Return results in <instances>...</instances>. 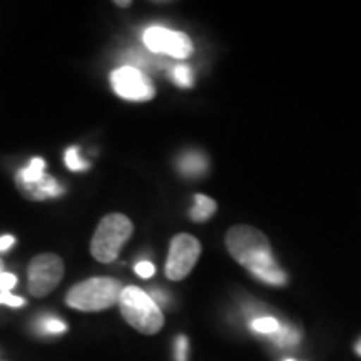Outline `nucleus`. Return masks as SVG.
<instances>
[{
  "label": "nucleus",
  "mask_w": 361,
  "mask_h": 361,
  "mask_svg": "<svg viewBox=\"0 0 361 361\" xmlns=\"http://www.w3.org/2000/svg\"><path fill=\"white\" fill-rule=\"evenodd\" d=\"M279 326H281V322H279L278 318H274V316L258 314L255 316V318H250L251 333H255V335L258 336H263V338L273 336L279 329Z\"/></svg>",
  "instance_id": "obj_13"
},
{
  "label": "nucleus",
  "mask_w": 361,
  "mask_h": 361,
  "mask_svg": "<svg viewBox=\"0 0 361 361\" xmlns=\"http://www.w3.org/2000/svg\"><path fill=\"white\" fill-rule=\"evenodd\" d=\"M123 290V283L116 278H89L71 288L66 296V303L72 310L96 313V311L109 310L112 306L119 305Z\"/></svg>",
  "instance_id": "obj_2"
},
{
  "label": "nucleus",
  "mask_w": 361,
  "mask_h": 361,
  "mask_svg": "<svg viewBox=\"0 0 361 361\" xmlns=\"http://www.w3.org/2000/svg\"><path fill=\"white\" fill-rule=\"evenodd\" d=\"M284 361H295V360H284Z\"/></svg>",
  "instance_id": "obj_27"
},
{
  "label": "nucleus",
  "mask_w": 361,
  "mask_h": 361,
  "mask_svg": "<svg viewBox=\"0 0 361 361\" xmlns=\"http://www.w3.org/2000/svg\"><path fill=\"white\" fill-rule=\"evenodd\" d=\"M176 166H178L179 173L186 176V178H201L209 168V162H207V157L202 152L188 151L183 156H179Z\"/></svg>",
  "instance_id": "obj_10"
},
{
  "label": "nucleus",
  "mask_w": 361,
  "mask_h": 361,
  "mask_svg": "<svg viewBox=\"0 0 361 361\" xmlns=\"http://www.w3.org/2000/svg\"><path fill=\"white\" fill-rule=\"evenodd\" d=\"M149 296H151L152 300L156 301L157 306H159V305H162V306H168V305H169V301H171V300H169V295H168V293L162 291V290H157V288H156V290H152L151 293H149Z\"/></svg>",
  "instance_id": "obj_22"
},
{
  "label": "nucleus",
  "mask_w": 361,
  "mask_h": 361,
  "mask_svg": "<svg viewBox=\"0 0 361 361\" xmlns=\"http://www.w3.org/2000/svg\"><path fill=\"white\" fill-rule=\"evenodd\" d=\"M44 174H45V161L42 157H34L27 168L20 169L19 173H17L16 183H25V184L35 183V180L42 179Z\"/></svg>",
  "instance_id": "obj_14"
},
{
  "label": "nucleus",
  "mask_w": 361,
  "mask_h": 361,
  "mask_svg": "<svg viewBox=\"0 0 361 361\" xmlns=\"http://www.w3.org/2000/svg\"><path fill=\"white\" fill-rule=\"evenodd\" d=\"M355 350H356V353H358V355L361 356V338H360V340H358V343H356Z\"/></svg>",
  "instance_id": "obj_25"
},
{
  "label": "nucleus",
  "mask_w": 361,
  "mask_h": 361,
  "mask_svg": "<svg viewBox=\"0 0 361 361\" xmlns=\"http://www.w3.org/2000/svg\"><path fill=\"white\" fill-rule=\"evenodd\" d=\"M4 269H6V264H4V261L0 259V274H2V273H6V271H4Z\"/></svg>",
  "instance_id": "obj_26"
},
{
  "label": "nucleus",
  "mask_w": 361,
  "mask_h": 361,
  "mask_svg": "<svg viewBox=\"0 0 361 361\" xmlns=\"http://www.w3.org/2000/svg\"><path fill=\"white\" fill-rule=\"evenodd\" d=\"M17 284V276L12 273H2L0 274V293L11 291Z\"/></svg>",
  "instance_id": "obj_21"
},
{
  "label": "nucleus",
  "mask_w": 361,
  "mask_h": 361,
  "mask_svg": "<svg viewBox=\"0 0 361 361\" xmlns=\"http://www.w3.org/2000/svg\"><path fill=\"white\" fill-rule=\"evenodd\" d=\"M66 266L59 255L42 252L34 256L27 268V288L34 298H45L56 290L64 278Z\"/></svg>",
  "instance_id": "obj_5"
},
{
  "label": "nucleus",
  "mask_w": 361,
  "mask_h": 361,
  "mask_svg": "<svg viewBox=\"0 0 361 361\" xmlns=\"http://www.w3.org/2000/svg\"><path fill=\"white\" fill-rule=\"evenodd\" d=\"M154 271H156V268L151 261L144 259V261H139V263L135 264V273H137V276H141L144 279L151 278L152 274H154Z\"/></svg>",
  "instance_id": "obj_20"
},
{
  "label": "nucleus",
  "mask_w": 361,
  "mask_h": 361,
  "mask_svg": "<svg viewBox=\"0 0 361 361\" xmlns=\"http://www.w3.org/2000/svg\"><path fill=\"white\" fill-rule=\"evenodd\" d=\"M144 44L151 52L166 54L174 59H188L194 49L188 34L176 32L162 25H152L146 29Z\"/></svg>",
  "instance_id": "obj_8"
},
{
  "label": "nucleus",
  "mask_w": 361,
  "mask_h": 361,
  "mask_svg": "<svg viewBox=\"0 0 361 361\" xmlns=\"http://www.w3.org/2000/svg\"><path fill=\"white\" fill-rule=\"evenodd\" d=\"M66 164L69 166L71 171H84L89 168V162H85L79 154V147L72 146L66 151Z\"/></svg>",
  "instance_id": "obj_17"
},
{
  "label": "nucleus",
  "mask_w": 361,
  "mask_h": 361,
  "mask_svg": "<svg viewBox=\"0 0 361 361\" xmlns=\"http://www.w3.org/2000/svg\"><path fill=\"white\" fill-rule=\"evenodd\" d=\"M133 233L134 224L126 214L112 213L104 216L90 239V255L99 263H112L119 258V252L123 251Z\"/></svg>",
  "instance_id": "obj_4"
},
{
  "label": "nucleus",
  "mask_w": 361,
  "mask_h": 361,
  "mask_svg": "<svg viewBox=\"0 0 361 361\" xmlns=\"http://www.w3.org/2000/svg\"><path fill=\"white\" fill-rule=\"evenodd\" d=\"M201 256V243L191 234L179 233L171 239L169 255L166 261V276L171 281L188 278Z\"/></svg>",
  "instance_id": "obj_6"
},
{
  "label": "nucleus",
  "mask_w": 361,
  "mask_h": 361,
  "mask_svg": "<svg viewBox=\"0 0 361 361\" xmlns=\"http://www.w3.org/2000/svg\"><path fill=\"white\" fill-rule=\"evenodd\" d=\"M119 308L126 323L142 335H156L164 326L161 306L141 288L126 286L121 293Z\"/></svg>",
  "instance_id": "obj_3"
},
{
  "label": "nucleus",
  "mask_w": 361,
  "mask_h": 361,
  "mask_svg": "<svg viewBox=\"0 0 361 361\" xmlns=\"http://www.w3.org/2000/svg\"><path fill=\"white\" fill-rule=\"evenodd\" d=\"M226 246L233 258L261 283L271 286H284L288 283V274L278 266L269 241L258 229L234 226L226 234Z\"/></svg>",
  "instance_id": "obj_1"
},
{
  "label": "nucleus",
  "mask_w": 361,
  "mask_h": 361,
  "mask_svg": "<svg viewBox=\"0 0 361 361\" xmlns=\"http://www.w3.org/2000/svg\"><path fill=\"white\" fill-rule=\"evenodd\" d=\"M268 340L279 350H290L295 348L298 343L301 341V331L290 323H281L278 331L273 336H269Z\"/></svg>",
  "instance_id": "obj_11"
},
{
  "label": "nucleus",
  "mask_w": 361,
  "mask_h": 361,
  "mask_svg": "<svg viewBox=\"0 0 361 361\" xmlns=\"http://www.w3.org/2000/svg\"><path fill=\"white\" fill-rule=\"evenodd\" d=\"M17 189H19L22 196L29 201H45L49 197H57L64 192V188L59 184L52 176L47 173L44 174L42 179L35 180V183L25 184V183H16Z\"/></svg>",
  "instance_id": "obj_9"
},
{
  "label": "nucleus",
  "mask_w": 361,
  "mask_h": 361,
  "mask_svg": "<svg viewBox=\"0 0 361 361\" xmlns=\"http://www.w3.org/2000/svg\"><path fill=\"white\" fill-rule=\"evenodd\" d=\"M0 305L11 306V308H20V306L25 305V301L22 300L20 296L12 295L11 291L7 293H0Z\"/></svg>",
  "instance_id": "obj_19"
},
{
  "label": "nucleus",
  "mask_w": 361,
  "mask_h": 361,
  "mask_svg": "<svg viewBox=\"0 0 361 361\" xmlns=\"http://www.w3.org/2000/svg\"><path fill=\"white\" fill-rule=\"evenodd\" d=\"M114 4H116V6H119V7H129L133 2H129V0H128V2H114Z\"/></svg>",
  "instance_id": "obj_24"
},
{
  "label": "nucleus",
  "mask_w": 361,
  "mask_h": 361,
  "mask_svg": "<svg viewBox=\"0 0 361 361\" xmlns=\"http://www.w3.org/2000/svg\"><path fill=\"white\" fill-rule=\"evenodd\" d=\"M189 353V341L184 335H179L174 340V360L176 361H188Z\"/></svg>",
  "instance_id": "obj_18"
},
{
  "label": "nucleus",
  "mask_w": 361,
  "mask_h": 361,
  "mask_svg": "<svg viewBox=\"0 0 361 361\" xmlns=\"http://www.w3.org/2000/svg\"><path fill=\"white\" fill-rule=\"evenodd\" d=\"M111 84L117 96L126 99V101L144 102L151 101L156 96V87L152 80L141 71L130 66L112 71Z\"/></svg>",
  "instance_id": "obj_7"
},
{
  "label": "nucleus",
  "mask_w": 361,
  "mask_h": 361,
  "mask_svg": "<svg viewBox=\"0 0 361 361\" xmlns=\"http://www.w3.org/2000/svg\"><path fill=\"white\" fill-rule=\"evenodd\" d=\"M16 243V238L11 236V234H6V236L0 238V251H7L8 247L13 246Z\"/></svg>",
  "instance_id": "obj_23"
},
{
  "label": "nucleus",
  "mask_w": 361,
  "mask_h": 361,
  "mask_svg": "<svg viewBox=\"0 0 361 361\" xmlns=\"http://www.w3.org/2000/svg\"><path fill=\"white\" fill-rule=\"evenodd\" d=\"M218 209V204H216L214 200L207 197L206 194H196L194 196V204L189 211V218L196 223H204L216 213Z\"/></svg>",
  "instance_id": "obj_12"
},
{
  "label": "nucleus",
  "mask_w": 361,
  "mask_h": 361,
  "mask_svg": "<svg viewBox=\"0 0 361 361\" xmlns=\"http://www.w3.org/2000/svg\"><path fill=\"white\" fill-rule=\"evenodd\" d=\"M37 331L40 335L56 336L67 331V324L56 316H42L37 319Z\"/></svg>",
  "instance_id": "obj_15"
},
{
  "label": "nucleus",
  "mask_w": 361,
  "mask_h": 361,
  "mask_svg": "<svg viewBox=\"0 0 361 361\" xmlns=\"http://www.w3.org/2000/svg\"><path fill=\"white\" fill-rule=\"evenodd\" d=\"M171 78H173V80L179 85V87H191L194 80L191 67L186 64L174 66L173 71H171Z\"/></svg>",
  "instance_id": "obj_16"
}]
</instances>
